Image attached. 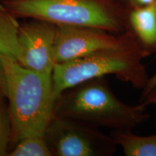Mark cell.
I'll list each match as a JSON object with an SVG mask.
<instances>
[{"label":"cell","instance_id":"obj_1","mask_svg":"<svg viewBox=\"0 0 156 156\" xmlns=\"http://www.w3.org/2000/svg\"><path fill=\"white\" fill-rule=\"evenodd\" d=\"M0 57L7 79L11 150L26 136L44 134L54 117L56 97L52 74L37 73L14 58L1 54Z\"/></svg>","mask_w":156,"mask_h":156},{"label":"cell","instance_id":"obj_2","mask_svg":"<svg viewBox=\"0 0 156 156\" xmlns=\"http://www.w3.org/2000/svg\"><path fill=\"white\" fill-rule=\"evenodd\" d=\"M54 116L77 121L93 127L132 130L150 118L143 103L122 102L109 87L105 77L93 78L60 93Z\"/></svg>","mask_w":156,"mask_h":156},{"label":"cell","instance_id":"obj_3","mask_svg":"<svg viewBox=\"0 0 156 156\" xmlns=\"http://www.w3.org/2000/svg\"><path fill=\"white\" fill-rule=\"evenodd\" d=\"M2 5L16 17L117 34L128 30L127 10L118 0H7Z\"/></svg>","mask_w":156,"mask_h":156},{"label":"cell","instance_id":"obj_4","mask_svg":"<svg viewBox=\"0 0 156 156\" xmlns=\"http://www.w3.org/2000/svg\"><path fill=\"white\" fill-rule=\"evenodd\" d=\"M144 57L145 54L133 38L116 47L56 64L52 73L54 95L57 98L69 87L109 75L130 83L135 88L143 89L149 80L145 66L142 64Z\"/></svg>","mask_w":156,"mask_h":156},{"label":"cell","instance_id":"obj_5","mask_svg":"<svg viewBox=\"0 0 156 156\" xmlns=\"http://www.w3.org/2000/svg\"><path fill=\"white\" fill-rule=\"evenodd\" d=\"M52 156H108L116 143L112 136L77 121L54 116L44 132Z\"/></svg>","mask_w":156,"mask_h":156},{"label":"cell","instance_id":"obj_6","mask_svg":"<svg viewBox=\"0 0 156 156\" xmlns=\"http://www.w3.org/2000/svg\"><path fill=\"white\" fill-rule=\"evenodd\" d=\"M134 38L130 30L113 34L90 27L57 25L54 56L56 64H62L98 51L116 47Z\"/></svg>","mask_w":156,"mask_h":156},{"label":"cell","instance_id":"obj_7","mask_svg":"<svg viewBox=\"0 0 156 156\" xmlns=\"http://www.w3.org/2000/svg\"><path fill=\"white\" fill-rule=\"evenodd\" d=\"M57 25L47 21L30 19L20 24L18 41L22 49L23 67L37 73L52 74Z\"/></svg>","mask_w":156,"mask_h":156},{"label":"cell","instance_id":"obj_8","mask_svg":"<svg viewBox=\"0 0 156 156\" xmlns=\"http://www.w3.org/2000/svg\"><path fill=\"white\" fill-rule=\"evenodd\" d=\"M127 28L145 56L156 54V1L127 11Z\"/></svg>","mask_w":156,"mask_h":156},{"label":"cell","instance_id":"obj_9","mask_svg":"<svg viewBox=\"0 0 156 156\" xmlns=\"http://www.w3.org/2000/svg\"><path fill=\"white\" fill-rule=\"evenodd\" d=\"M19 27L17 17L0 4V54L20 63L23 54L18 41Z\"/></svg>","mask_w":156,"mask_h":156},{"label":"cell","instance_id":"obj_10","mask_svg":"<svg viewBox=\"0 0 156 156\" xmlns=\"http://www.w3.org/2000/svg\"><path fill=\"white\" fill-rule=\"evenodd\" d=\"M111 136L126 156H156V134L140 136L132 130H114Z\"/></svg>","mask_w":156,"mask_h":156},{"label":"cell","instance_id":"obj_11","mask_svg":"<svg viewBox=\"0 0 156 156\" xmlns=\"http://www.w3.org/2000/svg\"><path fill=\"white\" fill-rule=\"evenodd\" d=\"M9 156H52L44 134L26 136L9 152Z\"/></svg>","mask_w":156,"mask_h":156},{"label":"cell","instance_id":"obj_12","mask_svg":"<svg viewBox=\"0 0 156 156\" xmlns=\"http://www.w3.org/2000/svg\"><path fill=\"white\" fill-rule=\"evenodd\" d=\"M5 99L0 98V156L8 155L11 143V122Z\"/></svg>","mask_w":156,"mask_h":156},{"label":"cell","instance_id":"obj_13","mask_svg":"<svg viewBox=\"0 0 156 156\" xmlns=\"http://www.w3.org/2000/svg\"><path fill=\"white\" fill-rule=\"evenodd\" d=\"M126 10L140 8L153 3L156 0H118Z\"/></svg>","mask_w":156,"mask_h":156},{"label":"cell","instance_id":"obj_14","mask_svg":"<svg viewBox=\"0 0 156 156\" xmlns=\"http://www.w3.org/2000/svg\"><path fill=\"white\" fill-rule=\"evenodd\" d=\"M7 79L5 67H4L2 61L0 57V98H7Z\"/></svg>","mask_w":156,"mask_h":156},{"label":"cell","instance_id":"obj_15","mask_svg":"<svg viewBox=\"0 0 156 156\" xmlns=\"http://www.w3.org/2000/svg\"><path fill=\"white\" fill-rule=\"evenodd\" d=\"M156 87V73L152 76L151 78H149L145 87L142 89V98L145 97L148 93H151L153 90Z\"/></svg>","mask_w":156,"mask_h":156},{"label":"cell","instance_id":"obj_16","mask_svg":"<svg viewBox=\"0 0 156 156\" xmlns=\"http://www.w3.org/2000/svg\"><path fill=\"white\" fill-rule=\"evenodd\" d=\"M142 103H143L145 106H148V105L151 104H156V87L154 88L151 93H149L142 98Z\"/></svg>","mask_w":156,"mask_h":156},{"label":"cell","instance_id":"obj_17","mask_svg":"<svg viewBox=\"0 0 156 156\" xmlns=\"http://www.w3.org/2000/svg\"><path fill=\"white\" fill-rule=\"evenodd\" d=\"M6 1H7V0H0V4H2V3L5 2H6Z\"/></svg>","mask_w":156,"mask_h":156}]
</instances>
